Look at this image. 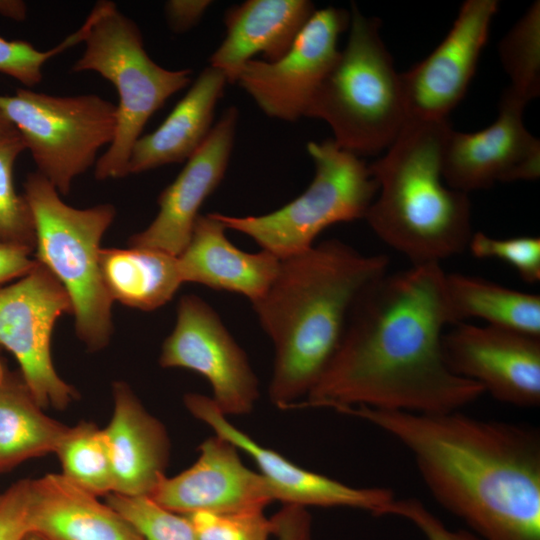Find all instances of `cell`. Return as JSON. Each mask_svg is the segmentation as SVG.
Returning a JSON list of instances; mask_svg holds the SVG:
<instances>
[{
  "instance_id": "cell-1",
  "label": "cell",
  "mask_w": 540,
  "mask_h": 540,
  "mask_svg": "<svg viewBox=\"0 0 540 540\" xmlns=\"http://www.w3.org/2000/svg\"><path fill=\"white\" fill-rule=\"evenodd\" d=\"M447 325L454 320L440 263L386 271L358 294L329 364L293 408L461 410L484 389L446 365L442 337Z\"/></svg>"
},
{
  "instance_id": "cell-2",
  "label": "cell",
  "mask_w": 540,
  "mask_h": 540,
  "mask_svg": "<svg viewBox=\"0 0 540 540\" xmlns=\"http://www.w3.org/2000/svg\"><path fill=\"white\" fill-rule=\"evenodd\" d=\"M397 440L435 500L482 540H540V433L461 410L412 413L349 407Z\"/></svg>"
},
{
  "instance_id": "cell-3",
  "label": "cell",
  "mask_w": 540,
  "mask_h": 540,
  "mask_svg": "<svg viewBox=\"0 0 540 540\" xmlns=\"http://www.w3.org/2000/svg\"><path fill=\"white\" fill-rule=\"evenodd\" d=\"M388 264L385 255H365L337 239L280 259L268 290L252 303L274 345L268 394L276 407L306 398L337 349L356 297Z\"/></svg>"
},
{
  "instance_id": "cell-4",
  "label": "cell",
  "mask_w": 540,
  "mask_h": 540,
  "mask_svg": "<svg viewBox=\"0 0 540 540\" xmlns=\"http://www.w3.org/2000/svg\"><path fill=\"white\" fill-rule=\"evenodd\" d=\"M451 129L448 120L408 119L386 154L369 165L378 191L364 219L411 265L456 256L473 234L468 194L443 182Z\"/></svg>"
},
{
  "instance_id": "cell-5",
  "label": "cell",
  "mask_w": 540,
  "mask_h": 540,
  "mask_svg": "<svg viewBox=\"0 0 540 540\" xmlns=\"http://www.w3.org/2000/svg\"><path fill=\"white\" fill-rule=\"evenodd\" d=\"M380 26L379 19L351 5L347 44L305 112V117L325 121L333 140L358 157L388 148L408 120L400 73Z\"/></svg>"
},
{
  "instance_id": "cell-6",
  "label": "cell",
  "mask_w": 540,
  "mask_h": 540,
  "mask_svg": "<svg viewBox=\"0 0 540 540\" xmlns=\"http://www.w3.org/2000/svg\"><path fill=\"white\" fill-rule=\"evenodd\" d=\"M23 188L35 223L33 256L66 291L77 337L90 351L101 350L113 333V301L100 269L101 240L116 209L109 203L74 208L37 171L26 176Z\"/></svg>"
},
{
  "instance_id": "cell-7",
  "label": "cell",
  "mask_w": 540,
  "mask_h": 540,
  "mask_svg": "<svg viewBox=\"0 0 540 540\" xmlns=\"http://www.w3.org/2000/svg\"><path fill=\"white\" fill-rule=\"evenodd\" d=\"M83 25L85 49L72 71L97 72L119 95L115 135L95 163V178H122L128 175L131 150L146 123L191 82L192 71L169 70L155 63L137 24L111 1L97 2Z\"/></svg>"
},
{
  "instance_id": "cell-8",
  "label": "cell",
  "mask_w": 540,
  "mask_h": 540,
  "mask_svg": "<svg viewBox=\"0 0 540 540\" xmlns=\"http://www.w3.org/2000/svg\"><path fill=\"white\" fill-rule=\"evenodd\" d=\"M307 151L315 175L301 195L264 215L216 213L225 227L249 236L262 250L285 259L312 247L327 227L364 219L378 191L369 165L333 139L311 141Z\"/></svg>"
},
{
  "instance_id": "cell-9",
  "label": "cell",
  "mask_w": 540,
  "mask_h": 540,
  "mask_svg": "<svg viewBox=\"0 0 540 540\" xmlns=\"http://www.w3.org/2000/svg\"><path fill=\"white\" fill-rule=\"evenodd\" d=\"M0 112L19 132L37 172L64 196L111 144L117 123V106L96 94L54 96L19 88L14 95L0 94Z\"/></svg>"
},
{
  "instance_id": "cell-10",
  "label": "cell",
  "mask_w": 540,
  "mask_h": 540,
  "mask_svg": "<svg viewBox=\"0 0 540 540\" xmlns=\"http://www.w3.org/2000/svg\"><path fill=\"white\" fill-rule=\"evenodd\" d=\"M72 314L58 280L40 263L22 278L0 288V348L13 354L20 374L42 408L65 409L76 390L57 373L51 340L57 320Z\"/></svg>"
},
{
  "instance_id": "cell-11",
  "label": "cell",
  "mask_w": 540,
  "mask_h": 540,
  "mask_svg": "<svg viewBox=\"0 0 540 540\" xmlns=\"http://www.w3.org/2000/svg\"><path fill=\"white\" fill-rule=\"evenodd\" d=\"M159 363L202 375L226 417L251 413L259 398L258 379L246 353L216 311L194 294L179 300L176 323L163 342Z\"/></svg>"
},
{
  "instance_id": "cell-12",
  "label": "cell",
  "mask_w": 540,
  "mask_h": 540,
  "mask_svg": "<svg viewBox=\"0 0 540 540\" xmlns=\"http://www.w3.org/2000/svg\"><path fill=\"white\" fill-rule=\"evenodd\" d=\"M350 13L327 7L314 11L289 50L275 61L250 60L235 83L269 117L296 121L334 65L339 35L349 27Z\"/></svg>"
},
{
  "instance_id": "cell-13",
  "label": "cell",
  "mask_w": 540,
  "mask_h": 540,
  "mask_svg": "<svg viewBox=\"0 0 540 540\" xmlns=\"http://www.w3.org/2000/svg\"><path fill=\"white\" fill-rule=\"evenodd\" d=\"M442 337L446 365L496 400L518 407L540 403V338L489 325L457 323Z\"/></svg>"
},
{
  "instance_id": "cell-14",
  "label": "cell",
  "mask_w": 540,
  "mask_h": 540,
  "mask_svg": "<svg viewBox=\"0 0 540 540\" xmlns=\"http://www.w3.org/2000/svg\"><path fill=\"white\" fill-rule=\"evenodd\" d=\"M498 7L497 0L465 1L436 49L410 70L400 73L408 119L448 120L475 73Z\"/></svg>"
},
{
  "instance_id": "cell-15",
  "label": "cell",
  "mask_w": 540,
  "mask_h": 540,
  "mask_svg": "<svg viewBox=\"0 0 540 540\" xmlns=\"http://www.w3.org/2000/svg\"><path fill=\"white\" fill-rule=\"evenodd\" d=\"M525 107L503 93L489 127L472 133L451 129L442 158L445 183L468 194L497 182L538 179L540 141L525 128Z\"/></svg>"
},
{
  "instance_id": "cell-16",
  "label": "cell",
  "mask_w": 540,
  "mask_h": 540,
  "mask_svg": "<svg viewBox=\"0 0 540 540\" xmlns=\"http://www.w3.org/2000/svg\"><path fill=\"white\" fill-rule=\"evenodd\" d=\"M149 496L182 515L264 509L278 500L273 485L246 467L236 446L216 434L200 444L191 467L176 476H164Z\"/></svg>"
},
{
  "instance_id": "cell-17",
  "label": "cell",
  "mask_w": 540,
  "mask_h": 540,
  "mask_svg": "<svg viewBox=\"0 0 540 540\" xmlns=\"http://www.w3.org/2000/svg\"><path fill=\"white\" fill-rule=\"evenodd\" d=\"M184 403L195 418L256 463L260 473L276 490L278 501L284 504L304 508L348 507L380 516L385 506L395 498L388 488L354 487L296 465L235 427L210 397L188 393L184 396Z\"/></svg>"
},
{
  "instance_id": "cell-18",
  "label": "cell",
  "mask_w": 540,
  "mask_h": 540,
  "mask_svg": "<svg viewBox=\"0 0 540 540\" xmlns=\"http://www.w3.org/2000/svg\"><path fill=\"white\" fill-rule=\"evenodd\" d=\"M239 113L228 107L201 147L175 180L159 195L158 213L128 246L156 249L178 256L188 244L199 210L221 183L231 157Z\"/></svg>"
},
{
  "instance_id": "cell-19",
  "label": "cell",
  "mask_w": 540,
  "mask_h": 540,
  "mask_svg": "<svg viewBox=\"0 0 540 540\" xmlns=\"http://www.w3.org/2000/svg\"><path fill=\"white\" fill-rule=\"evenodd\" d=\"M112 391L113 415L102 430L112 466L113 493L149 496L166 476L167 431L125 382H115Z\"/></svg>"
},
{
  "instance_id": "cell-20",
  "label": "cell",
  "mask_w": 540,
  "mask_h": 540,
  "mask_svg": "<svg viewBox=\"0 0 540 540\" xmlns=\"http://www.w3.org/2000/svg\"><path fill=\"white\" fill-rule=\"evenodd\" d=\"M226 229L216 213L199 215L177 256L182 280L241 294L254 303L273 282L280 259L265 250H240L228 240Z\"/></svg>"
},
{
  "instance_id": "cell-21",
  "label": "cell",
  "mask_w": 540,
  "mask_h": 540,
  "mask_svg": "<svg viewBox=\"0 0 540 540\" xmlns=\"http://www.w3.org/2000/svg\"><path fill=\"white\" fill-rule=\"evenodd\" d=\"M307 0H248L225 15L226 34L210 57V66L235 83L241 68L257 54L275 61L292 46L314 13Z\"/></svg>"
},
{
  "instance_id": "cell-22",
  "label": "cell",
  "mask_w": 540,
  "mask_h": 540,
  "mask_svg": "<svg viewBox=\"0 0 540 540\" xmlns=\"http://www.w3.org/2000/svg\"><path fill=\"white\" fill-rule=\"evenodd\" d=\"M29 523L45 540H143L110 505L63 474L30 479Z\"/></svg>"
},
{
  "instance_id": "cell-23",
  "label": "cell",
  "mask_w": 540,
  "mask_h": 540,
  "mask_svg": "<svg viewBox=\"0 0 540 540\" xmlns=\"http://www.w3.org/2000/svg\"><path fill=\"white\" fill-rule=\"evenodd\" d=\"M227 82L218 69L210 65L204 68L161 125L135 142L128 175L183 163L192 157L213 128L214 111Z\"/></svg>"
},
{
  "instance_id": "cell-24",
  "label": "cell",
  "mask_w": 540,
  "mask_h": 540,
  "mask_svg": "<svg viewBox=\"0 0 540 540\" xmlns=\"http://www.w3.org/2000/svg\"><path fill=\"white\" fill-rule=\"evenodd\" d=\"M68 429L43 412L21 374L0 355V472L55 453Z\"/></svg>"
},
{
  "instance_id": "cell-25",
  "label": "cell",
  "mask_w": 540,
  "mask_h": 540,
  "mask_svg": "<svg viewBox=\"0 0 540 540\" xmlns=\"http://www.w3.org/2000/svg\"><path fill=\"white\" fill-rule=\"evenodd\" d=\"M100 269L111 300L142 311L162 307L184 283L178 257L156 249L102 248Z\"/></svg>"
},
{
  "instance_id": "cell-26",
  "label": "cell",
  "mask_w": 540,
  "mask_h": 540,
  "mask_svg": "<svg viewBox=\"0 0 540 540\" xmlns=\"http://www.w3.org/2000/svg\"><path fill=\"white\" fill-rule=\"evenodd\" d=\"M454 325L477 318L487 325L540 338V296L481 277L446 273Z\"/></svg>"
},
{
  "instance_id": "cell-27",
  "label": "cell",
  "mask_w": 540,
  "mask_h": 540,
  "mask_svg": "<svg viewBox=\"0 0 540 540\" xmlns=\"http://www.w3.org/2000/svg\"><path fill=\"white\" fill-rule=\"evenodd\" d=\"M510 78L504 94L525 106L540 93V4L534 2L499 44Z\"/></svg>"
},
{
  "instance_id": "cell-28",
  "label": "cell",
  "mask_w": 540,
  "mask_h": 540,
  "mask_svg": "<svg viewBox=\"0 0 540 540\" xmlns=\"http://www.w3.org/2000/svg\"><path fill=\"white\" fill-rule=\"evenodd\" d=\"M55 453L63 475L98 496L113 492V473L103 430L90 422L69 427Z\"/></svg>"
},
{
  "instance_id": "cell-29",
  "label": "cell",
  "mask_w": 540,
  "mask_h": 540,
  "mask_svg": "<svg viewBox=\"0 0 540 540\" xmlns=\"http://www.w3.org/2000/svg\"><path fill=\"white\" fill-rule=\"evenodd\" d=\"M26 150L17 136L0 142V243L35 247V223L31 207L24 194L14 185V165Z\"/></svg>"
},
{
  "instance_id": "cell-30",
  "label": "cell",
  "mask_w": 540,
  "mask_h": 540,
  "mask_svg": "<svg viewBox=\"0 0 540 540\" xmlns=\"http://www.w3.org/2000/svg\"><path fill=\"white\" fill-rule=\"evenodd\" d=\"M106 501L143 540H198L186 516L164 508L150 496L112 492Z\"/></svg>"
},
{
  "instance_id": "cell-31",
  "label": "cell",
  "mask_w": 540,
  "mask_h": 540,
  "mask_svg": "<svg viewBox=\"0 0 540 540\" xmlns=\"http://www.w3.org/2000/svg\"><path fill=\"white\" fill-rule=\"evenodd\" d=\"M198 540H269L273 521L264 509L227 513L194 512L187 515Z\"/></svg>"
},
{
  "instance_id": "cell-32",
  "label": "cell",
  "mask_w": 540,
  "mask_h": 540,
  "mask_svg": "<svg viewBox=\"0 0 540 540\" xmlns=\"http://www.w3.org/2000/svg\"><path fill=\"white\" fill-rule=\"evenodd\" d=\"M467 249L476 258H495L512 266L527 283L540 280V239L519 236L493 238L483 232L472 234Z\"/></svg>"
},
{
  "instance_id": "cell-33",
  "label": "cell",
  "mask_w": 540,
  "mask_h": 540,
  "mask_svg": "<svg viewBox=\"0 0 540 540\" xmlns=\"http://www.w3.org/2000/svg\"><path fill=\"white\" fill-rule=\"evenodd\" d=\"M85 28L68 35L61 43L46 51L36 49L23 40H7L0 36V73L32 87L43 77L42 69L52 57L83 41Z\"/></svg>"
},
{
  "instance_id": "cell-34",
  "label": "cell",
  "mask_w": 540,
  "mask_h": 540,
  "mask_svg": "<svg viewBox=\"0 0 540 540\" xmlns=\"http://www.w3.org/2000/svg\"><path fill=\"white\" fill-rule=\"evenodd\" d=\"M398 516L413 523L427 540H482L469 530H450L417 498H394L380 516Z\"/></svg>"
},
{
  "instance_id": "cell-35",
  "label": "cell",
  "mask_w": 540,
  "mask_h": 540,
  "mask_svg": "<svg viewBox=\"0 0 540 540\" xmlns=\"http://www.w3.org/2000/svg\"><path fill=\"white\" fill-rule=\"evenodd\" d=\"M30 479H22L0 493V540H23L29 523Z\"/></svg>"
},
{
  "instance_id": "cell-36",
  "label": "cell",
  "mask_w": 540,
  "mask_h": 540,
  "mask_svg": "<svg viewBox=\"0 0 540 540\" xmlns=\"http://www.w3.org/2000/svg\"><path fill=\"white\" fill-rule=\"evenodd\" d=\"M271 518L275 540H312V519L307 508L284 504Z\"/></svg>"
},
{
  "instance_id": "cell-37",
  "label": "cell",
  "mask_w": 540,
  "mask_h": 540,
  "mask_svg": "<svg viewBox=\"0 0 540 540\" xmlns=\"http://www.w3.org/2000/svg\"><path fill=\"white\" fill-rule=\"evenodd\" d=\"M36 263L32 249L0 243V288L28 274Z\"/></svg>"
},
{
  "instance_id": "cell-38",
  "label": "cell",
  "mask_w": 540,
  "mask_h": 540,
  "mask_svg": "<svg viewBox=\"0 0 540 540\" xmlns=\"http://www.w3.org/2000/svg\"><path fill=\"white\" fill-rule=\"evenodd\" d=\"M212 1L170 0L164 5L167 23L175 33H184L193 28L205 14Z\"/></svg>"
},
{
  "instance_id": "cell-39",
  "label": "cell",
  "mask_w": 540,
  "mask_h": 540,
  "mask_svg": "<svg viewBox=\"0 0 540 540\" xmlns=\"http://www.w3.org/2000/svg\"><path fill=\"white\" fill-rule=\"evenodd\" d=\"M19 135L15 126L0 112V142Z\"/></svg>"
},
{
  "instance_id": "cell-40",
  "label": "cell",
  "mask_w": 540,
  "mask_h": 540,
  "mask_svg": "<svg viewBox=\"0 0 540 540\" xmlns=\"http://www.w3.org/2000/svg\"><path fill=\"white\" fill-rule=\"evenodd\" d=\"M23 540H45V539L36 533L30 532L25 536Z\"/></svg>"
}]
</instances>
